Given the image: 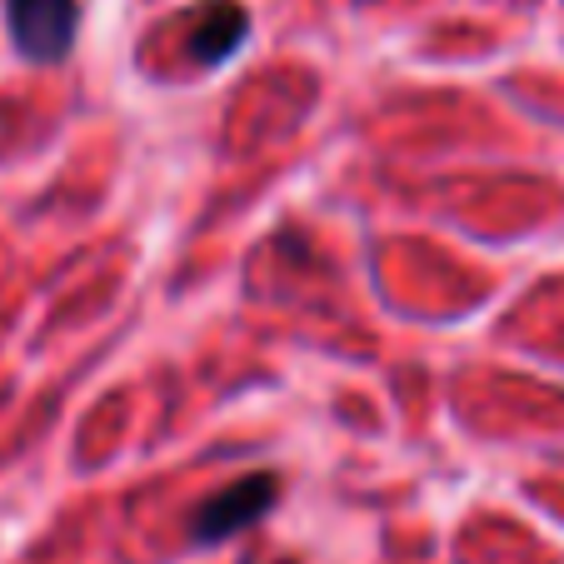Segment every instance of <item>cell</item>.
Here are the masks:
<instances>
[{
	"label": "cell",
	"mask_w": 564,
	"mask_h": 564,
	"mask_svg": "<svg viewBox=\"0 0 564 564\" xmlns=\"http://www.w3.org/2000/svg\"><path fill=\"white\" fill-rule=\"evenodd\" d=\"M6 21H11V41L25 61L51 65L70 55L80 11H75V0H6Z\"/></svg>",
	"instance_id": "obj_1"
},
{
	"label": "cell",
	"mask_w": 564,
	"mask_h": 564,
	"mask_svg": "<svg viewBox=\"0 0 564 564\" xmlns=\"http://www.w3.org/2000/svg\"><path fill=\"white\" fill-rule=\"evenodd\" d=\"M275 500H280L275 475H246V479H235V485H225L220 495H210V500L195 510L191 530L200 544H220V540H230V534L250 530Z\"/></svg>",
	"instance_id": "obj_2"
},
{
	"label": "cell",
	"mask_w": 564,
	"mask_h": 564,
	"mask_svg": "<svg viewBox=\"0 0 564 564\" xmlns=\"http://www.w3.org/2000/svg\"><path fill=\"white\" fill-rule=\"evenodd\" d=\"M246 31H250V15L240 11L235 0H210L205 15L195 21V31H191V55L195 61H205V65H220V61H230V55L240 51Z\"/></svg>",
	"instance_id": "obj_3"
}]
</instances>
